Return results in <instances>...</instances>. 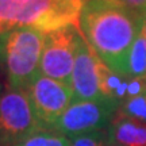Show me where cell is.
Instances as JSON below:
<instances>
[{"mask_svg": "<svg viewBox=\"0 0 146 146\" xmlns=\"http://www.w3.org/2000/svg\"><path fill=\"white\" fill-rule=\"evenodd\" d=\"M143 15L115 0H85L78 27L98 57L112 72L129 77L133 43L141 34Z\"/></svg>", "mask_w": 146, "mask_h": 146, "instance_id": "1", "label": "cell"}, {"mask_svg": "<svg viewBox=\"0 0 146 146\" xmlns=\"http://www.w3.org/2000/svg\"><path fill=\"white\" fill-rule=\"evenodd\" d=\"M42 130L25 89L7 88L0 96V146H16Z\"/></svg>", "mask_w": 146, "mask_h": 146, "instance_id": "4", "label": "cell"}, {"mask_svg": "<svg viewBox=\"0 0 146 146\" xmlns=\"http://www.w3.org/2000/svg\"><path fill=\"white\" fill-rule=\"evenodd\" d=\"M107 146H120V145H118V143H112V142L107 141Z\"/></svg>", "mask_w": 146, "mask_h": 146, "instance_id": "17", "label": "cell"}, {"mask_svg": "<svg viewBox=\"0 0 146 146\" xmlns=\"http://www.w3.org/2000/svg\"><path fill=\"white\" fill-rule=\"evenodd\" d=\"M78 33L80 29L76 26L45 33V45L39 66L41 74L72 87V72L76 60Z\"/></svg>", "mask_w": 146, "mask_h": 146, "instance_id": "7", "label": "cell"}, {"mask_svg": "<svg viewBox=\"0 0 146 146\" xmlns=\"http://www.w3.org/2000/svg\"><path fill=\"white\" fill-rule=\"evenodd\" d=\"M84 3L85 0H26L16 16L15 27L29 26L42 33L78 27Z\"/></svg>", "mask_w": 146, "mask_h": 146, "instance_id": "5", "label": "cell"}, {"mask_svg": "<svg viewBox=\"0 0 146 146\" xmlns=\"http://www.w3.org/2000/svg\"><path fill=\"white\" fill-rule=\"evenodd\" d=\"M142 34L146 38V14L143 15V25H142Z\"/></svg>", "mask_w": 146, "mask_h": 146, "instance_id": "16", "label": "cell"}, {"mask_svg": "<svg viewBox=\"0 0 146 146\" xmlns=\"http://www.w3.org/2000/svg\"><path fill=\"white\" fill-rule=\"evenodd\" d=\"M0 33H1V30H0Z\"/></svg>", "mask_w": 146, "mask_h": 146, "instance_id": "19", "label": "cell"}, {"mask_svg": "<svg viewBox=\"0 0 146 146\" xmlns=\"http://www.w3.org/2000/svg\"><path fill=\"white\" fill-rule=\"evenodd\" d=\"M119 110V103L112 99H95L72 102L68 110L57 120L53 130L74 138L92 131L107 130Z\"/></svg>", "mask_w": 146, "mask_h": 146, "instance_id": "3", "label": "cell"}, {"mask_svg": "<svg viewBox=\"0 0 146 146\" xmlns=\"http://www.w3.org/2000/svg\"><path fill=\"white\" fill-rule=\"evenodd\" d=\"M26 94L43 130H53L57 120L73 102L70 85L41 73L26 88Z\"/></svg>", "mask_w": 146, "mask_h": 146, "instance_id": "6", "label": "cell"}, {"mask_svg": "<svg viewBox=\"0 0 146 146\" xmlns=\"http://www.w3.org/2000/svg\"><path fill=\"white\" fill-rule=\"evenodd\" d=\"M26 0H0V30L1 33L15 27V19Z\"/></svg>", "mask_w": 146, "mask_h": 146, "instance_id": "13", "label": "cell"}, {"mask_svg": "<svg viewBox=\"0 0 146 146\" xmlns=\"http://www.w3.org/2000/svg\"><path fill=\"white\" fill-rule=\"evenodd\" d=\"M0 88H1V87H0ZM0 96H1V94H0Z\"/></svg>", "mask_w": 146, "mask_h": 146, "instance_id": "18", "label": "cell"}, {"mask_svg": "<svg viewBox=\"0 0 146 146\" xmlns=\"http://www.w3.org/2000/svg\"><path fill=\"white\" fill-rule=\"evenodd\" d=\"M45 33L16 26L0 33V69L7 88L25 89L39 74Z\"/></svg>", "mask_w": 146, "mask_h": 146, "instance_id": "2", "label": "cell"}, {"mask_svg": "<svg viewBox=\"0 0 146 146\" xmlns=\"http://www.w3.org/2000/svg\"><path fill=\"white\" fill-rule=\"evenodd\" d=\"M72 146H107V130L92 131L72 138Z\"/></svg>", "mask_w": 146, "mask_h": 146, "instance_id": "14", "label": "cell"}, {"mask_svg": "<svg viewBox=\"0 0 146 146\" xmlns=\"http://www.w3.org/2000/svg\"><path fill=\"white\" fill-rule=\"evenodd\" d=\"M146 76V38L143 34L137 36L133 43L129 58V77H145Z\"/></svg>", "mask_w": 146, "mask_h": 146, "instance_id": "10", "label": "cell"}, {"mask_svg": "<svg viewBox=\"0 0 146 146\" xmlns=\"http://www.w3.org/2000/svg\"><path fill=\"white\" fill-rule=\"evenodd\" d=\"M99 64L100 58L80 31L77 35L76 60L72 72L73 102L103 98L99 84Z\"/></svg>", "mask_w": 146, "mask_h": 146, "instance_id": "8", "label": "cell"}, {"mask_svg": "<svg viewBox=\"0 0 146 146\" xmlns=\"http://www.w3.org/2000/svg\"><path fill=\"white\" fill-rule=\"evenodd\" d=\"M115 1L126 5L127 8L135 11L141 15L146 14V0H115Z\"/></svg>", "mask_w": 146, "mask_h": 146, "instance_id": "15", "label": "cell"}, {"mask_svg": "<svg viewBox=\"0 0 146 146\" xmlns=\"http://www.w3.org/2000/svg\"><path fill=\"white\" fill-rule=\"evenodd\" d=\"M107 141L120 146H146V123L118 111L107 129Z\"/></svg>", "mask_w": 146, "mask_h": 146, "instance_id": "9", "label": "cell"}, {"mask_svg": "<svg viewBox=\"0 0 146 146\" xmlns=\"http://www.w3.org/2000/svg\"><path fill=\"white\" fill-rule=\"evenodd\" d=\"M16 146H72V141L56 130L42 129L27 137Z\"/></svg>", "mask_w": 146, "mask_h": 146, "instance_id": "11", "label": "cell"}, {"mask_svg": "<svg viewBox=\"0 0 146 146\" xmlns=\"http://www.w3.org/2000/svg\"><path fill=\"white\" fill-rule=\"evenodd\" d=\"M118 111L129 118L146 123V94L125 99L119 103Z\"/></svg>", "mask_w": 146, "mask_h": 146, "instance_id": "12", "label": "cell"}]
</instances>
